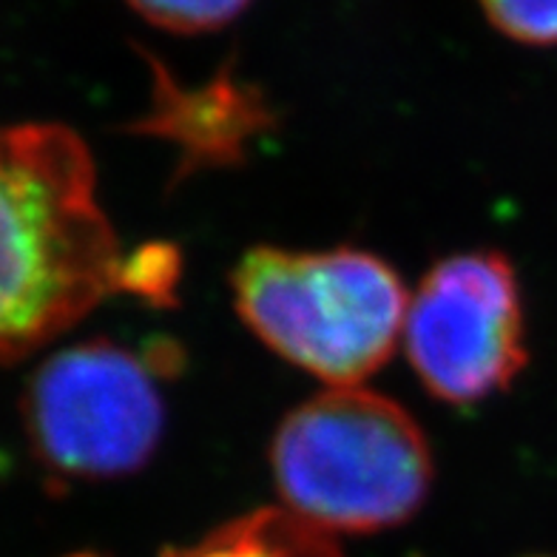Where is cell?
<instances>
[{
  "label": "cell",
  "mask_w": 557,
  "mask_h": 557,
  "mask_svg": "<svg viewBox=\"0 0 557 557\" xmlns=\"http://www.w3.org/2000/svg\"><path fill=\"white\" fill-rule=\"evenodd\" d=\"M271 472L287 512L331 535L407 523L433 490V453L401 404L327 387L278 424Z\"/></svg>",
  "instance_id": "2"
},
{
  "label": "cell",
  "mask_w": 557,
  "mask_h": 557,
  "mask_svg": "<svg viewBox=\"0 0 557 557\" xmlns=\"http://www.w3.org/2000/svg\"><path fill=\"white\" fill-rule=\"evenodd\" d=\"M250 0H128L143 21L174 35H206L243 15Z\"/></svg>",
  "instance_id": "8"
},
{
  "label": "cell",
  "mask_w": 557,
  "mask_h": 557,
  "mask_svg": "<svg viewBox=\"0 0 557 557\" xmlns=\"http://www.w3.org/2000/svg\"><path fill=\"white\" fill-rule=\"evenodd\" d=\"M231 290L250 333L327 387H359L389 361L410 305L401 276L359 248H253Z\"/></svg>",
  "instance_id": "3"
},
{
  "label": "cell",
  "mask_w": 557,
  "mask_h": 557,
  "mask_svg": "<svg viewBox=\"0 0 557 557\" xmlns=\"http://www.w3.org/2000/svg\"><path fill=\"white\" fill-rule=\"evenodd\" d=\"M160 557H342L331 532L287 509H257Z\"/></svg>",
  "instance_id": "7"
},
{
  "label": "cell",
  "mask_w": 557,
  "mask_h": 557,
  "mask_svg": "<svg viewBox=\"0 0 557 557\" xmlns=\"http://www.w3.org/2000/svg\"><path fill=\"white\" fill-rule=\"evenodd\" d=\"M486 21L523 46H557V0H478Z\"/></svg>",
  "instance_id": "9"
},
{
  "label": "cell",
  "mask_w": 557,
  "mask_h": 557,
  "mask_svg": "<svg viewBox=\"0 0 557 557\" xmlns=\"http://www.w3.org/2000/svg\"><path fill=\"white\" fill-rule=\"evenodd\" d=\"M404 347L418 382L447 404L504 393L529 359L527 313L512 262L470 250L430 268L404 319Z\"/></svg>",
  "instance_id": "5"
},
{
  "label": "cell",
  "mask_w": 557,
  "mask_h": 557,
  "mask_svg": "<svg viewBox=\"0 0 557 557\" xmlns=\"http://www.w3.org/2000/svg\"><path fill=\"white\" fill-rule=\"evenodd\" d=\"M162 356L86 342L46 359L23 401L37 461L74 481L143 470L165 430Z\"/></svg>",
  "instance_id": "4"
},
{
  "label": "cell",
  "mask_w": 557,
  "mask_h": 557,
  "mask_svg": "<svg viewBox=\"0 0 557 557\" xmlns=\"http://www.w3.org/2000/svg\"><path fill=\"white\" fill-rule=\"evenodd\" d=\"M271 125L264 97L234 74H220L206 86L185 88L154 66V103L139 120V132L174 143L183 169L239 162L245 146Z\"/></svg>",
  "instance_id": "6"
},
{
  "label": "cell",
  "mask_w": 557,
  "mask_h": 557,
  "mask_svg": "<svg viewBox=\"0 0 557 557\" xmlns=\"http://www.w3.org/2000/svg\"><path fill=\"white\" fill-rule=\"evenodd\" d=\"M128 257L97 197L83 137L58 123L0 128V364L66 333L114 294Z\"/></svg>",
  "instance_id": "1"
}]
</instances>
